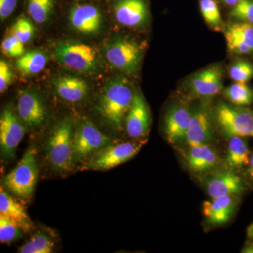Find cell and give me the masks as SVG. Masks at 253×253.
Here are the masks:
<instances>
[{
  "mask_svg": "<svg viewBox=\"0 0 253 253\" xmlns=\"http://www.w3.org/2000/svg\"><path fill=\"white\" fill-rule=\"evenodd\" d=\"M249 172L250 176L252 178L253 180V156L250 159V163L249 165Z\"/></svg>",
  "mask_w": 253,
  "mask_h": 253,
  "instance_id": "37",
  "label": "cell"
},
{
  "mask_svg": "<svg viewBox=\"0 0 253 253\" xmlns=\"http://www.w3.org/2000/svg\"><path fill=\"white\" fill-rule=\"evenodd\" d=\"M248 235L251 239H253V223L248 229Z\"/></svg>",
  "mask_w": 253,
  "mask_h": 253,
  "instance_id": "40",
  "label": "cell"
},
{
  "mask_svg": "<svg viewBox=\"0 0 253 253\" xmlns=\"http://www.w3.org/2000/svg\"><path fill=\"white\" fill-rule=\"evenodd\" d=\"M225 35L239 40L253 50V26L248 23H235L226 28Z\"/></svg>",
  "mask_w": 253,
  "mask_h": 253,
  "instance_id": "28",
  "label": "cell"
},
{
  "mask_svg": "<svg viewBox=\"0 0 253 253\" xmlns=\"http://www.w3.org/2000/svg\"><path fill=\"white\" fill-rule=\"evenodd\" d=\"M55 90L61 99L70 103H78L85 99L89 91L87 84L81 78L63 76L54 81Z\"/></svg>",
  "mask_w": 253,
  "mask_h": 253,
  "instance_id": "20",
  "label": "cell"
},
{
  "mask_svg": "<svg viewBox=\"0 0 253 253\" xmlns=\"http://www.w3.org/2000/svg\"><path fill=\"white\" fill-rule=\"evenodd\" d=\"M17 4V0H0V18L4 21L12 14Z\"/></svg>",
  "mask_w": 253,
  "mask_h": 253,
  "instance_id": "36",
  "label": "cell"
},
{
  "mask_svg": "<svg viewBox=\"0 0 253 253\" xmlns=\"http://www.w3.org/2000/svg\"><path fill=\"white\" fill-rule=\"evenodd\" d=\"M111 142V138L103 134L90 121H80L73 138L75 163L76 164L91 154H96Z\"/></svg>",
  "mask_w": 253,
  "mask_h": 253,
  "instance_id": "7",
  "label": "cell"
},
{
  "mask_svg": "<svg viewBox=\"0 0 253 253\" xmlns=\"http://www.w3.org/2000/svg\"><path fill=\"white\" fill-rule=\"evenodd\" d=\"M54 56L63 66L78 72L91 73L97 68L96 50L83 43H61L55 47Z\"/></svg>",
  "mask_w": 253,
  "mask_h": 253,
  "instance_id": "6",
  "label": "cell"
},
{
  "mask_svg": "<svg viewBox=\"0 0 253 253\" xmlns=\"http://www.w3.org/2000/svg\"><path fill=\"white\" fill-rule=\"evenodd\" d=\"M105 54L106 59L113 67L134 76L140 66L143 49L136 42L120 38L108 44Z\"/></svg>",
  "mask_w": 253,
  "mask_h": 253,
  "instance_id": "5",
  "label": "cell"
},
{
  "mask_svg": "<svg viewBox=\"0 0 253 253\" xmlns=\"http://www.w3.org/2000/svg\"><path fill=\"white\" fill-rule=\"evenodd\" d=\"M205 185L212 199L226 195L241 194L245 189L241 178L230 171H220L208 176Z\"/></svg>",
  "mask_w": 253,
  "mask_h": 253,
  "instance_id": "14",
  "label": "cell"
},
{
  "mask_svg": "<svg viewBox=\"0 0 253 253\" xmlns=\"http://www.w3.org/2000/svg\"><path fill=\"white\" fill-rule=\"evenodd\" d=\"M134 94L124 78H114L105 85L96 109L101 118L113 129L120 130L122 128Z\"/></svg>",
  "mask_w": 253,
  "mask_h": 253,
  "instance_id": "1",
  "label": "cell"
},
{
  "mask_svg": "<svg viewBox=\"0 0 253 253\" xmlns=\"http://www.w3.org/2000/svg\"><path fill=\"white\" fill-rule=\"evenodd\" d=\"M71 27L84 35L99 33L102 25V16L96 6L91 4H76L69 14Z\"/></svg>",
  "mask_w": 253,
  "mask_h": 253,
  "instance_id": "12",
  "label": "cell"
},
{
  "mask_svg": "<svg viewBox=\"0 0 253 253\" xmlns=\"http://www.w3.org/2000/svg\"><path fill=\"white\" fill-rule=\"evenodd\" d=\"M185 156L188 166L195 172L212 169L219 162L217 153L209 144L189 145Z\"/></svg>",
  "mask_w": 253,
  "mask_h": 253,
  "instance_id": "19",
  "label": "cell"
},
{
  "mask_svg": "<svg viewBox=\"0 0 253 253\" xmlns=\"http://www.w3.org/2000/svg\"><path fill=\"white\" fill-rule=\"evenodd\" d=\"M214 118L223 135L253 139V111L240 106L220 103L216 108Z\"/></svg>",
  "mask_w": 253,
  "mask_h": 253,
  "instance_id": "4",
  "label": "cell"
},
{
  "mask_svg": "<svg viewBox=\"0 0 253 253\" xmlns=\"http://www.w3.org/2000/svg\"><path fill=\"white\" fill-rule=\"evenodd\" d=\"M142 144L139 143L123 142L118 144H109L95 154L85 165L86 169L104 171L117 167L134 157Z\"/></svg>",
  "mask_w": 253,
  "mask_h": 253,
  "instance_id": "8",
  "label": "cell"
},
{
  "mask_svg": "<svg viewBox=\"0 0 253 253\" xmlns=\"http://www.w3.org/2000/svg\"><path fill=\"white\" fill-rule=\"evenodd\" d=\"M227 5H236L240 1V0H222Z\"/></svg>",
  "mask_w": 253,
  "mask_h": 253,
  "instance_id": "39",
  "label": "cell"
},
{
  "mask_svg": "<svg viewBox=\"0 0 253 253\" xmlns=\"http://www.w3.org/2000/svg\"><path fill=\"white\" fill-rule=\"evenodd\" d=\"M35 28L27 18H18L13 26L11 33L17 37L23 44L28 42L34 36Z\"/></svg>",
  "mask_w": 253,
  "mask_h": 253,
  "instance_id": "30",
  "label": "cell"
},
{
  "mask_svg": "<svg viewBox=\"0 0 253 253\" xmlns=\"http://www.w3.org/2000/svg\"><path fill=\"white\" fill-rule=\"evenodd\" d=\"M113 7L116 20L127 27L143 24L149 14L144 0H116Z\"/></svg>",
  "mask_w": 253,
  "mask_h": 253,
  "instance_id": "15",
  "label": "cell"
},
{
  "mask_svg": "<svg viewBox=\"0 0 253 253\" xmlns=\"http://www.w3.org/2000/svg\"><path fill=\"white\" fill-rule=\"evenodd\" d=\"M0 214L14 221L25 231L32 229V221L25 208L1 187Z\"/></svg>",
  "mask_w": 253,
  "mask_h": 253,
  "instance_id": "21",
  "label": "cell"
},
{
  "mask_svg": "<svg viewBox=\"0 0 253 253\" xmlns=\"http://www.w3.org/2000/svg\"><path fill=\"white\" fill-rule=\"evenodd\" d=\"M13 81V73L9 65L5 61H0V91L4 92Z\"/></svg>",
  "mask_w": 253,
  "mask_h": 253,
  "instance_id": "34",
  "label": "cell"
},
{
  "mask_svg": "<svg viewBox=\"0 0 253 253\" xmlns=\"http://www.w3.org/2000/svg\"><path fill=\"white\" fill-rule=\"evenodd\" d=\"M1 51L9 57H21L24 54V44L11 33L1 42Z\"/></svg>",
  "mask_w": 253,
  "mask_h": 253,
  "instance_id": "31",
  "label": "cell"
},
{
  "mask_svg": "<svg viewBox=\"0 0 253 253\" xmlns=\"http://www.w3.org/2000/svg\"><path fill=\"white\" fill-rule=\"evenodd\" d=\"M225 37L228 48L231 51L238 53V54H249L253 51L250 46L241 42L234 37L229 36V35H225Z\"/></svg>",
  "mask_w": 253,
  "mask_h": 253,
  "instance_id": "35",
  "label": "cell"
},
{
  "mask_svg": "<svg viewBox=\"0 0 253 253\" xmlns=\"http://www.w3.org/2000/svg\"><path fill=\"white\" fill-rule=\"evenodd\" d=\"M224 96L237 106H246L253 101V91L246 83L236 82L224 90Z\"/></svg>",
  "mask_w": 253,
  "mask_h": 253,
  "instance_id": "24",
  "label": "cell"
},
{
  "mask_svg": "<svg viewBox=\"0 0 253 253\" xmlns=\"http://www.w3.org/2000/svg\"><path fill=\"white\" fill-rule=\"evenodd\" d=\"M244 138L239 136L229 138L226 161L228 166L234 169H241L249 165V145Z\"/></svg>",
  "mask_w": 253,
  "mask_h": 253,
  "instance_id": "22",
  "label": "cell"
},
{
  "mask_svg": "<svg viewBox=\"0 0 253 253\" xmlns=\"http://www.w3.org/2000/svg\"><path fill=\"white\" fill-rule=\"evenodd\" d=\"M73 138L74 129L70 118H65L60 122L49 136L46 156L51 167L58 172H68L76 166Z\"/></svg>",
  "mask_w": 253,
  "mask_h": 253,
  "instance_id": "2",
  "label": "cell"
},
{
  "mask_svg": "<svg viewBox=\"0 0 253 253\" xmlns=\"http://www.w3.org/2000/svg\"><path fill=\"white\" fill-rule=\"evenodd\" d=\"M200 8L206 22L213 27L221 23V16L217 2L214 0H201Z\"/></svg>",
  "mask_w": 253,
  "mask_h": 253,
  "instance_id": "29",
  "label": "cell"
},
{
  "mask_svg": "<svg viewBox=\"0 0 253 253\" xmlns=\"http://www.w3.org/2000/svg\"><path fill=\"white\" fill-rule=\"evenodd\" d=\"M192 111L184 106H176L168 111L165 120V134L170 144L185 140Z\"/></svg>",
  "mask_w": 253,
  "mask_h": 253,
  "instance_id": "16",
  "label": "cell"
},
{
  "mask_svg": "<svg viewBox=\"0 0 253 253\" xmlns=\"http://www.w3.org/2000/svg\"><path fill=\"white\" fill-rule=\"evenodd\" d=\"M151 121V114L144 96L136 91L125 119L126 133L133 139L144 137L149 132Z\"/></svg>",
  "mask_w": 253,
  "mask_h": 253,
  "instance_id": "10",
  "label": "cell"
},
{
  "mask_svg": "<svg viewBox=\"0 0 253 253\" xmlns=\"http://www.w3.org/2000/svg\"><path fill=\"white\" fill-rule=\"evenodd\" d=\"M231 16L243 22L253 24V0H240L231 10Z\"/></svg>",
  "mask_w": 253,
  "mask_h": 253,
  "instance_id": "32",
  "label": "cell"
},
{
  "mask_svg": "<svg viewBox=\"0 0 253 253\" xmlns=\"http://www.w3.org/2000/svg\"><path fill=\"white\" fill-rule=\"evenodd\" d=\"M230 77L236 82L247 83L253 77L252 65L247 61H239L231 68Z\"/></svg>",
  "mask_w": 253,
  "mask_h": 253,
  "instance_id": "33",
  "label": "cell"
},
{
  "mask_svg": "<svg viewBox=\"0 0 253 253\" xmlns=\"http://www.w3.org/2000/svg\"><path fill=\"white\" fill-rule=\"evenodd\" d=\"M26 133L25 124L11 106H8L0 118V147L4 158L15 156L18 144Z\"/></svg>",
  "mask_w": 253,
  "mask_h": 253,
  "instance_id": "9",
  "label": "cell"
},
{
  "mask_svg": "<svg viewBox=\"0 0 253 253\" xmlns=\"http://www.w3.org/2000/svg\"><path fill=\"white\" fill-rule=\"evenodd\" d=\"M54 244L52 240L44 233L35 234L30 241L20 248L21 253H50L52 252Z\"/></svg>",
  "mask_w": 253,
  "mask_h": 253,
  "instance_id": "25",
  "label": "cell"
},
{
  "mask_svg": "<svg viewBox=\"0 0 253 253\" xmlns=\"http://www.w3.org/2000/svg\"><path fill=\"white\" fill-rule=\"evenodd\" d=\"M236 206V199L234 195H226L205 201L203 212L209 224L220 225L230 219Z\"/></svg>",
  "mask_w": 253,
  "mask_h": 253,
  "instance_id": "18",
  "label": "cell"
},
{
  "mask_svg": "<svg viewBox=\"0 0 253 253\" xmlns=\"http://www.w3.org/2000/svg\"><path fill=\"white\" fill-rule=\"evenodd\" d=\"M38 179L36 151L35 148L31 147L16 168L4 176L3 184L15 196L27 199L34 192Z\"/></svg>",
  "mask_w": 253,
  "mask_h": 253,
  "instance_id": "3",
  "label": "cell"
},
{
  "mask_svg": "<svg viewBox=\"0 0 253 253\" xmlns=\"http://www.w3.org/2000/svg\"><path fill=\"white\" fill-rule=\"evenodd\" d=\"M46 55L39 50H33L22 55L16 61L18 71L25 76L35 75L41 72L46 64Z\"/></svg>",
  "mask_w": 253,
  "mask_h": 253,
  "instance_id": "23",
  "label": "cell"
},
{
  "mask_svg": "<svg viewBox=\"0 0 253 253\" xmlns=\"http://www.w3.org/2000/svg\"><path fill=\"white\" fill-rule=\"evenodd\" d=\"M53 8V0H28V13L31 18L40 24L47 21L52 12Z\"/></svg>",
  "mask_w": 253,
  "mask_h": 253,
  "instance_id": "26",
  "label": "cell"
},
{
  "mask_svg": "<svg viewBox=\"0 0 253 253\" xmlns=\"http://www.w3.org/2000/svg\"><path fill=\"white\" fill-rule=\"evenodd\" d=\"M26 232L22 228L7 217L0 214V241L10 244L22 237Z\"/></svg>",
  "mask_w": 253,
  "mask_h": 253,
  "instance_id": "27",
  "label": "cell"
},
{
  "mask_svg": "<svg viewBox=\"0 0 253 253\" xmlns=\"http://www.w3.org/2000/svg\"><path fill=\"white\" fill-rule=\"evenodd\" d=\"M243 253H253V244H249L244 248Z\"/></svg>",
  "mask_w": 253,
  "mask_h": 253,
  "instance_id": "38",
  "label": "cell"
},
{
  "mask_svg": "<svg viewBox=\"0 0 253 253\" xmlns=\"http://www.w3.org/2000/svg\"><path fill=\"white\" fill-rule=\"evenodd\" d=\"M213 135L212 117L206 106H200L192 111L185 141L189 145L209 144Z\"/></svg>",
  "mask_w": 253,
  "mask_h": 253,
  "instance_id": "13",
  "label": "cell"
},
{
  "mask_svg": "<svg viewBox=\"0 0 253 253\" xmlns=\"http://www.w3.org/2000/svg\"><path fill=\"white\" fill-rule=\"evenodd\" d=\"M17 114L25 126L36 129L44 123L47 113L39 95L34 91L24 90L20 92L18 97Z\"/></svg>",
  "mask_w": 253,
  "mask_h": 253,
  "instance_id": "11",
  "label": "cell"
},
{
  "mask_svg": "<svg viewBox=\"0 0 253 253\" xmlns=\"http://www.w3.org/2000/svg\"><path fill=\"white\" fill-rule=\"evenodd\" d=\"M222 76L220 67L211 66L199 71L191 78L190 88L193 93L199 96H214L222 88Z\"/></svg>",
  "mask_w": 253,
  "mask_h": 253,
  "instance_id": "17",
  "label": "cell"
}]
</instances>
